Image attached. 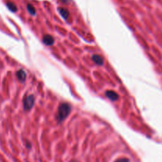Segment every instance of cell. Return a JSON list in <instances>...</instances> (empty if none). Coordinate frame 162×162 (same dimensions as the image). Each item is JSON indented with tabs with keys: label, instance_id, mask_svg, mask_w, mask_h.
I'll return each mask as SVG.
<instances>
[{
	"label": "cell",
	"instance_id": "cell-1",
	"mask_svg": "<svg viewBox=\"0 0 162 162\" xmlns=\"http://www.w3.org/2000/svg\"><path fill=\"white\" fill-rule=\"evenodd\" d=\"M71 112V106L68 103H62L58 108L56 119L59 123H62L67 118Z\"/></svg>",
	"mask_w": 162,
	"mask_h": 162
},
{
	"label": "cell",
	"instance_id": "cell-2",
	"mask_svg": "<svg viewBox=\"0 0 162 162\" xmlns=\"http://www.w3.org/2000/svg\"><path fill=\"white\" fill-rule=\"evenodd\" d=\"M35 104V96L33 95L26 96L23 100V108L25 112H28L33 108Z\"/></svg>",
	"mask_w": 162,
	"mask_h": 162
},
{
	"label": "cell",
	"instance_id": "cell-3",
	"mask_svg": "<svg viewBox=\"0 0 162 162\" xmlns=\"http://www.w3.org/2000/svg\"><path fill=\"white\" fill-rule=\"evenodd\" d=\"M105 96L111 100H114L116 101L119 99V95L112 90H107L105 92Z\"/></svg>",
	"mask_w": 162,
	"mask_h": 162
},
{
	"label": "cell",
	"instance_id": "cell-4",
	"mask_svg": "<svg viewBox=\"0 0 162 162\" xmlns=\"http://www.w3.org/2000/svg\"><path fill=\"white\" fill-rule=\"evenodd\" d=\"M43 42L44 44L47 45V46H51V45H53L54 44V38H53L51 35H44L43 37Z\"/></svg>",
	"mask_w": 162,
	"mask_h": 162
},
{
	"label": "cell",
	"instance_id": "cell-5",
	"mask_svg": "<svg viewBox=\"0 0 162 162\" xmlns=\"http://www.w3.org/2000/svg\"><path fill=\"white\" fill-rule=\"evenodd\" d=\"M16 75L17 79L19 80V82H24L26 79V73H25V71H24L23 70H17Z\"/></svg>",
	"mask_w": 162,
	"mask_h": 162
},
{
	"label": "cell",
	"instance_id": "cell-6",
	"mask_svg": "<svg viewBox=\"0 0 162 162\" xmlns=\"http://www.w3.org/2000/svg\"><path fill=\"white\" fill-rule=\"evenodd\" d=\"M58 11H59V13L61 14V16L63 17L65 20H68V18H69L70 17V13L68 10L65 9V8H63V7H59L58 8Z\"/></svg>",
	"mask_w": 162,
	"mask_h": 162
},
{
	"label": "cell",
	"instance_id": "cell-7",
	"mask_svg": "<svg viewBox=\"0 0 162 162\" xmlns=\"http://www.w3.org/2000/svg\"><path fill=\"white\" fill-rule=\"evenodd\" d=\"M92 59H93V62L99 66H101L104 64V58L100 55H93L92 56Z\"/></svg>",
	"mask_w": 162,
	"mask_h": 162
},
{
	"label": "cell",
	"instance_id": "cell-8",
	"mask_svg": "<svg viewBox=\"0 0 162 162\" xmlns=\"http://www.w3.org/2000/svg\"><path fill=\"white\" fill-rule=\"evenodd\" d=\"M7 7H8V9L12 11V12H16L17 10V7L15 4L13 3V2H10V1H8L7 3Z\"/></svg>",
	"mask_w": 162,
	"mask_h": 162
},
{
	"label": "cell",
	"instance_id": "cell-9",
	"mask_svg": "<svg viewBox=\"0 0 162 162\" xmlns=\"http://www.w3.org/2000/svg\"><path fill=\"white\" fill-rule=\"evenodd\" d=\"M27 10H28L29 13L31 15H33V16H35V15H36V9H35V7H33L32 4H28V5H27Z\"/></svg>",
	"mask_w": 162,
	"mask_h": 162
},
{
	"label": "cell",
	"instance_id": "cell-10",
	"mask_svg": "<svg viewBox=\"0 0 162 162\" xmlns=\"http://www.w3.org/2000/svg\"><path fill=\"white\" fill-rule=\"evenodd\" d=\"M115 162H130V160L128 158H120L116 160Z\"/></svg>",
	"mask_w": 162,
	"mask_h": 162
},
{
	"label": "cell",
	"instance_id": "cell-11",
	"mask_svg": "<svg viewBox=\"0 0 162 162\" xmlns=\"http://www.w3.org/2000/svg\"><path fill=\"white\" fill-rule=\"evenodd\" d=\"M26 146L28 149H31V143H29V142H26Z\"/></svg>",
	"mask_w": 162,
	"mask_h": 162
},
{
	"label": "cell",
	"instance_id": "cell-12",
	"mask_svg": "<svg viewBox=\"0 0 162 162\" xmlns=\"http://www.w3.org/2000/svg\"><path fill=\"white\" fill-rule=\"evenodd\" d=\"M61 1H62L63 3H68V1H69V0H61Z\"/></svg>",
	"mask_w": 162,
	"mask_h": 162
}]
</instances>
